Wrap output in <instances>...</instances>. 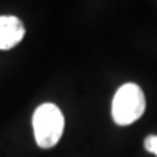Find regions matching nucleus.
<instances>
[{
	"label": "nucleus",
	"instance_id": "nucleus-2",
	"mask_svg": "<svg viewBox=\"0 0 157 157\" xmlns=\"http://www.w3.org/2000/svg\"><path fill=\"white\" fill-rule=\"evenodd\" d=\"M145 96L135 82L123 84L115 92L111 102V117L118 126H130L139 121L145 111Z\"/></svg>",
	"mask_w": 157,
	"mask_h": 157
},
{
	"label": "nucleus",
	"instance_id": "nucleus-4",
	"mask_svg": "<svg viewBox=\"0 0 157 157\" xmlns=\"http://www.w3.org/2000/svg\"><path fill=\"white\" fill-rule=\"evenodd\" d=\"M144 148L147 152L157 157V135H148L144 139Z\"/></svg>",
	"mask_w": 157,
	"mask_h": 157
},
{
	"label": "nucleus",
	"instance_id": "nucleus-3",
	"mask_svg": "<svg viewBox=\"0 0 157 157\" xmlns=\"http://www.w3.org/2000/svg\"><path fill=\"white\" fill-rule=\"evenodd\" d=\"M26 33L22 20L13 14L0 16V51L16 47L24 39Z\"/></svg>",
	"mask_w": 157,
	"mask_h": 157
},
{
	"label": "nucleus",
	"instance_id": "nucleus-1",
	"mask_svg": "<svg viewBox=\"0 0 157 157\" xmlns=\"http://www.w3.org/2000/svg\"><path fill=\"white\" fill-rule=\"evenodd\" d=\"M32 126L37 145L42 149H51L60 141L66 121L58 105L45 102L34 110Z\"/></svg>",
	"mask_w": 157,
	"mask_h": 157
}]
</instances>
